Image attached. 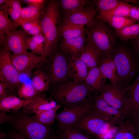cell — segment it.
<instances>
[{"label": "cell", "instance_id": "cell-1", "mask_svg": "<svg viewBox=\"0 0 139 139\" xmlns=\"http://www.w3.org/2000/svg\"><path fill=\"white\" fill-rule=\"evenodd\" d=\"M117 68V85L124 90L139 72V59L133 50L123 45L115 46L110 53Z\"/></svg>", "mask_w": 139, "mask_h": 139}, {"label": "cell", "instance_id": "cell-2", "mask_svg": "<svg viewBox=\"0 0 139 139\" xmlns=\"http://www.w3.org/2000/svg\"><path fill=\"white\" fill-rule=\"evenodd\" d=\"M92 92L84 81H67L58 84L50 92V98L63 108H68L87 102Z\"/></svg>", "mask_w": 139, "mask_h": 139}, {"label": "cell", "instance_id": "cell-3", "mask_svg": "<svg viewBox=\"0 0 139 139\" xmlns=\"http://www.w3.org/2000/svg\"><path fill=\"white\" fill-rule=\"evenodd\" d=\"M59 1L51 0L45 7L40 20L43 33L45 39L44 57L57 50L62 24Z\"/></svg>", "mask_w": 139, "mask_h": 139}, {"label": "cell", "instance_id": "cell-4", "mask_svg": "<svg viewBox=\"0 0 139 139\" xmlns=\"http://www.w3.org/2000/svg\"><path fill=\"white\" fill-rule=\"evenodd\" d=\"M87 27L85 32L87 41L98 50L102 58L110 55L116 42L115 32L106 22L97 17L92 24Z\"/></svg>", "mask_w": 139, "mask_h": 139}, {"label": "cell", "instance_id": "cell-5", "mask_svg": "<svg viewBox=\"0 0 139 139\" xmlns=\"http://www.w3.org/2000/svg\"><path fill=\"white\" fill-rule=\"evenodd\" d=\"M12 115L8 123L27 139H50L54 134L48 125L39 123L28 114L18 112Z\"/></svg>", "mask_w": 139, "mask_h": 139}, {"label": "cell", "instance_id": "cell-6", "mask_svg": "<svg viewBox=\"0 0 139 139\" xmlns=\"http://www.w3.org/2000/svg\"><path fill=\"white\" fill-rule=\"evenodd\" d=\"M117 125L111 124L89 112L73 126L97 139H113Z\"/></svg>", "mask_w": 139, "mask_h": 139}, {"label": "cell", "instance_id": "cell-7", "mask_svg": "<svg viewBox=\"0 0 139 139\" xmlns=\"http://www.w3.org/2000/svg\"><path fill=\"white\" fill-rule=\"evenodd\" d=\"M68 59L62 51L51 53L43 64L44 70L49 78L50 84H60L67 81Z\"/></svg>", "mask_w": 139, "mask_h": 139}, {"label": "cell", "instance_id": "cell-8", "mask_svg": "<svg viewBox=\"0 0 139 139\" xmlns=\"http://www.w3.org/2000/svg\"><path fill=\"white\" fill-rule=\"evenodd\" d=\"M89 112L112 125H117L125 119L123 112L112 107L99 95H91Z\"/></svg>", "mask_w": 139, "mask_h": 139}, {"label": "cell", "instance_id": "cell-9", "mask_svg": "<svg viewBox=\"0 0 139 139\" xmlns=\"http://www.w3.org/2000/svg\"><path fill=\"white\" fill-rule=\"evenodd\" d=\"M11 52L1 48L0 52V81L14 92L20 83V74L13 64Z\"/></svg>", "mask_w": 139, "mask_h": 139}, {"label": "cell", "instance_id": "cell-10", "mask_svg": "<svg viewBox=\"0 0 139 139\" xmlns=\"http://www.w3.org/2000/svg\"><path fill=\"white\" fill-rule=\"evenodd\" d=\"M90 109V99L87 102L83 104L68 108H63L61 112L57 114L55 120L59 126H73L84 115L89 112Z\"/></svg>", "mask_w": 139, "mask_h": 139}, {"label": "cell", "instance_id": "cell-11", "mask_svg": "<svg viewBox=\"0 0 139 139\" xmlns=\"http://www.w3.org/2000/svg\"><path fill=\"white\" fill-rule=\"evenodd\" d=\"M47 59L31 52L12 55V62L20 75H29L33 70L43 64Z\"/></svg>", "mask_w": 139, "mask_h": 139}, {"label": "cell", "instance_id": "cell-12", "mask_svg": "<svg viewBox=\"0 0 139 139\" xmlns=\"http://www.w3.org/2000/svg\"><path fill=\"white\" fill-rule=\"evenodd\" d=\"M23 30H15L5 37L1 48L19 55L29 53L26 47V41L29 37Z\"/></svg>", "mask_w": 139, "mask_h": 139}, {"label": "cell", "instance_id": "cell-13", "mask_svg": "<svg viewBox=\"0 0 139 139\" xmlns=\"http://www.w3.org/2000/svg\"><path fill=\"white\" fill-rule=\"evenodd\" d=\"M123 112L125 119H130L139 112V76L125 89Z\"/></svg>", "mask_w": 139, "mask_h": 139}, {"label": "cell", "instance_id": "cell-14", "mask_svg": "<svg viewBox=\"0 0 139 139\" xmlns=\"http://www.w3.org/2000/svg\"><path fill=\"white\" fill-rule=\"evenodd\" d=\"M125 90L114 86L111 83H106L99 92V95L111 106L123 112Z\"/></svg>", "mask_w": 139, "mask_h": 139}, {"label": "cell", "instance_id": "cell-15", "mask_svg": "<svg viewBox=\"0 0 139 139\" xmlns=\"http://www.w3.org/2000/svg\"><path fill=\"white\" fill-rule=\"evenodd\" d=\"M57 105L53 100L47 97L43 93H40L24 106L23 112L28 114H37L54 108Z\"/></svg>", "mask_w": 139, "mask_h": 139}, {"label": "cell", "instance_id": "cell-16", "mask_svg": "<svg viewBox=\"0 0 139 139\" xmlns=\"http://www.w3.org/2000/svg\"><path fill=\"white\" fill-rule=\"evenodd\" d=\"M97 11L93 6L85 7L83 9L65 17L63 22L89 27L97 18Z\"/></svg>", "mask_w": 139, "mask_h": 139}, {"label": "cell", "instance_id": "cell-17", "mask_svg": "<svg viewBox=\"0 0 139 139\" xmlns=\"http://www.w3.org/2000/svg\"><path fill=\"white\" fill-rule=\"evenodd\" d=\"M89 69L78 57H70L68 59L67 76L71 81L79 83L85 81Z\"/></svg>", "mask_w": 139, "mask_h": 139}, {"label": "cell", "instance_id": "cell-18", "mask_svg": "<svg viewBox=\"0 0 139 139\" xmlns=\"http://www.w3.org/2000/svg\"><path fill=\"white\" fill-rule=\"evenodd\" d=\"M87 40L85 34L68 39H63L59 46L61 51L70 57H78Z\"/></svg>", "mask_w": 139, "mask_h": 139}, {"label": "cell", "instance_id": "cell-19", "mask_svg": "<svg viewBox=\"0 0 139 139\" xmlns=\"http://www.w3.org/2000/svg\"><path fill=\"white\" fill-rule=\"evenodd\" d=\"M78 57L86 66L88 69L98 67L102 58L98 50L87 41Z\"/></svg>", "mask_w": 139, "mask_h": 139}, {"label": "cell", "instance_id": "cell-20", "mask_svg": "<svg viewBox=\"0 0 139 139\" xmlns=\"http://www.w3.org/2000/svg\"><path fill=\"white\" fill-rule=\"evenodd\" d=\"M31 100L22 99L13 95H9L0 99V112L16 113Z\"/></svg>", "mask_w": 139, "mask_h": 139}, {"label": "cell", "instance_id": "cell-21", "mask_svg": "<svg viewBox=\"0 0 139 139\" xmlns=\"http://www.w3.org/2000/svg\"><path fill=\"white\" fill-rule=\"evenodd\" d=\"M44 10L31 5H28L27 6L22 7L19 20L16 22L13 23V30H16L23 23L37 19H41L43 14Z\"/></svg>", "mask_w": 139, "mask_h": 139}, {"label": "cell", "instance_id": "cell-22", "mask_svg": "<svg viewBox=\"0 0 139 139\" xmlns=\"http://www.w3.org/2000/svg\"><path fill=\"white\" fill-rule=\"evenodd\" d=\"M106 79L98 66L89 69L84 82L92 92H99L106 84Z\"/></svg>", "mask_w": 139, "mask_h": 139}, {"label": "cell", "instance_id": "cell-23", "mask_svg": "<svg viewBox=\"0 0 139 139\" xmlns=\"http://www.w3.org/2000/svg\"><path fill=\"white\" fill-rule=\"evenodd\" d=\"M98 67L104 77L109 80L111 85L117 87V68L110 54L102 58Z\"/></svg>", "mask_w": 139, "mask_h": 139}, {"label": "cell", "instance_id": "cell-24", "mask_svg": "<svg viewBox=\"0 0 139 139\" xmlns=\"http://www.w3.org/2000/svg\"><path fill=\"white\" fill-rule=\"evenodd\" d=\"M43 64L37 68L33 73L31 80V83L38 93L48 90L50 84L47 75L41 67Z\"/></svg>", "mask_w": 139, "mask_h": 139}, {"label": "cell", "instance_id": "cell-25", "mask_svg": "<svg viewBox=\"0 0 139 139\" xmlns=\"http://www.w3.org/2000/svg\"><path fill=\"white\" fill-rule=\"evenodd\" d=\"M113 139H138L130 119H124L117 125V130Z\"/></svg>", "mask_w": 139, "mask_h": 139}, {"label": "cell", "instance_id": "cell-26", "mask_svg": "<svg viewBox=\"0 0 139 139\" xmlns=\"http://www.w3.org/2000/svg\"><path fill=\"white\" fill-rule=\"evenodd\" d=\"M97 17L106 22L115 30H120L126 26L137 22L129 17L105 15L100 13Z\"/></svg>", "mask_w": 139, "mask_h": 139}, {"label": "cell", "instance_id": "cell-27", "mask_svg": "<svg viewBox=\"0 0 139 139\" xmlns=\"http://www.w3.org/2000/svg\"><path fill=\"white\" fill-rule=\"evenodd\" d=\"M45 42V39L43 34L29 37L27 40L26 47L31 53L44 57Z\"/></svg>", "mask_w": 139, "mask_h": 139}, {"label": "cell", "instance_id": "cell-28", "mask_svg": "<svg viewBox=\"0 0 139 139\" xmlns=\"http://www.w3.org/2000/svg\"><path fill=\"white\" fill-rule=\"evenodd\" d=\"M84 26L63 22L60 30V35L63 39H68L77 37L86 32Z\"/></svg>", "mask_w": 139, "mask_h": 139}, {"label": "cell", "instance_id": "cell-29", "mask_svg": "<svg viewBox=\"0 0 139 139\" xmlns=\"http://www.w3.org/2000/svg\"><path fill=\"white\" fill-rule=\"evenodd\" d=\"M58 135L62 139H93L88 134L73 126H59Z\"/></svg>", "mask_w": 139, "mask_h": 139}, {"label": "cell", "instance_id": "cell-30", "mask_svg": "<svg viewBox=\"0 0 139 139\" xmlns=\"http://www.w3.org/2000/svg\"><path fill=\"white\" fill-rule=\"evenodd\" d=\"M88 1L84 0H61L59 2V6L67 16L83 9Z\"/></svg>", "mask_w": 139, "mask_h": 139}, {"label": "cell", "instance_id": "cell-31", "mask_svg": "<svg viewBox=\"0 0 139 139\" xmlns=\"http://www.w3.org/2000/svg\"><path fill=\"white\" fill-rule=\"evenodd\" d=\"M12 22L9 18V15L2 5L0 7V43L3 42L5 37L13 31Z\"/></svg>", "mask_w": 139, "mask_h": 139}, {"label": "cell", "instance_id": "cell-32", "mask_svg": "<svg viewBox=\"0 0 139 139\" xmlns=\"http://www.w3.org/2000/svg\"><path fill=\"white\" fill-rule=\"evenodd\" d=\"M115 33L116 36L124 41L134 39L139 36V22L115 30Z\"/></svg>", "mask_w": 139, "mask_h": 139}, {"label": "cell", "instance_id": "cell-33", "mask_svg": "<svg viewBox=\"0 0 139 139\" xmlns=\"http://www.w3.org/2000/svg\"><path fill=\"white\" fill-rule=\"evenodd\" d=\"M61 107L58 104L55 108L43 111L33 116V118L39 123L46 125H50L54 123L57 110Z\"/></svg>", "mask_w": 139, "mask_h": 139}, {"label": "cell", "instance_id": "cell-34", "mask_svg": "<svg viewBox=\"0 0 139 139\" xmlns=\"http://www.w3.org/2000/svg\"><path fill=\"white\" fill-rule=\"evenodd\" d=\"M5 8L14 23L19 20L22 7L19 0H7L6 3L2 5Z\"/></svg>", "mask_w": 139, "mask_h": 139}, {"label": "cell", "instance_id": "cell-35", "mask_svg": "<svg viewBox=\"0 0 139 139\" xmlns=\"http://www.w3.org/2000/svg\"><path fill=\"white\" fill-rule=\"evenodd\" d=\"M19 97L27 100H31L38 93L31 83L22 82L20 83L17 89Z\"/></svg>", "mask_w": 139, "mask_h": 139}, {"label": "cell", "instance_id": "cell-36", "mask_svg": "<svg viewBox=\"0 0 139 139\" xmlns=\"http://www.w3.org/2000/svg\"><path fill=\"white\" fill-rule=\"evenodd\" d=\"M132 6L121 0L112 10L106 12H100L99 13L105 15L129 17Z\"/></svg>", "mask_w": 139, "mask_h": 139}, {"label": "cell", "instance_id": "cell-37", "mask_svg": "<svg viewBox=\"0 0 139 139\" xmlns=\"http://www.w3.org/2000/svg\"><path fill=\"white\" fill-rule=\"evenodd\" d=\"M41 19H37L23 23L21 26L23 30L28 34L34 36L43 34L41 24Z\"/></svg>", "mask_w": 139, "mask_h": 139}, {"label": "cell", "instance_id": "cell-38", "mask_svg": "<svg viewBox=\"0 0 139 139\" xmlns=\"http://www.w3.org/2000/svg\"><path fill=\"white\" fill-rule=\"evenodd\" d=\"M121 1L119 0H97L93 1L97 11L106 12L112 10Z\"/></svg>", "mask_w": 139, "mask_h": 139}, {"label": "cell", "instance_id": "cell-39", "mask_svg": "<svg viewBox=\"0 0 139 139\" xmlns=\"http://www.w3.org/2000/svg\"><path fill=\"white\" fill-rule=\"evenodd\" d=\"M13 91L6 84L0 82V99L12 95Z\"/></svg>", "mask_w": 139, "mask_h": 139}, {"label": "cell", "instance_id": "cell-40", "mask_svg": "<svg viewBox=\"0 0 139 139\" xmlns=\"http://www.w3.org/2000/svg\"><path fill=\"white\" fill-rule=\"evenodd\" d=\"M22 1L27 4L28 5L37 7L44 9L46 1L45 0H23Z\"/></svg>", "mask_w": 139, "mask_h": 139}, {"label": "cell", "instance_id": "cell-41", "mask_svg": "<svg viewBox=\"0 0 139 139\" xmlns=\"http://www.w3.org/2000/svg\"><path fill=\"white\" fill-rule=\"evenodd\" d=\"M129 17L139 22V7L132 5Z\"/></svg>", "mask_w": 139, "mask_h": 139}, {"label": "cell", "instance_id": "cell-42", "mask_svg": "<svg viewBox=\"0 0 139 139\" xmlns=\"http://www.w3.org/2000/svg\"><path fill=\"white\" fill-rule=\"evenodd\" d=\"M134 128L138 139H139V112L130 119Z\"/></svg>", "mask_w": 139, "mask_h": 139}, {"label": "cell", "instance_id": "cell-43", "mask_svg": "<svg viewBox=\"0 0 139 139\" xmlns=\"http://www.w3.org/2000/svg\"><path fill=\"white\" fill-rule=\"evenodd\" d=\"M132 50L139 58V36L136 38L130 40Z\"/></svg>", "mask_w": 139, "mask_h": 139}, {"label": "cell", "instance_id": "cell-44", "mask_svg": "<svg viewBox=\"0 0 139 139\" xmlns=\"http://www.w3.org/2000/svg\"><path fill=\"white\" fill-rule=\"evenodd\" d=\"M12 115H7L6 113L0 112V125L4 123H9L11 121Z\"/></svg>", "mask_w": 139, "mask_h": 139}, {"label": "cell", "instance_id": "cell-45", "mask_svg": "<svg viewBox=\"0 0 139 139\" xmlns=\"http://www.w3.org/2000/svg\"><path fill=\"white\" fill-rule=\"evenodd\" d=\"M8 139H27L16 131H13L9 134Z\"/></svg>", "mask_w": 139, "mask_h": 139}, {"label": "cell", "instance_id": "cell-46", "mask_svg": "<svg viewBox=\"0 0 139 139\" xmlns=\"http://www.w3.org/2000/svg\"><path fill=\"white\" fill-rule=\"evenodd\" d=\"M123 1L127 3H131L135 5H136L138 3L139 1L137 0H124Z\"/></svg>", "mask_w": 139, "mask_h": 139}, {"label": "cell", "instance_id": "cell-47", "mask_svg": "<svg viewBox=\"0 0 139 139\" xmlns=\"http://www.w3.org/2000/svg\"><path fill=\"white\" fill-rule=\"evenodd\" d=\"M7 135L5 133L2 131H0V139H7Z\"/></svg>", "mask_w": 139, "mask_h": 139}, {"label": "cell", "instance_id": "cell-48", "mask_svg": "<svg viewBox=\"0 0 139 139\" xmlns=\"http://www.w3.org/2000/svg\"><path fill=\"white\" fill-rule=\"evenodd\" d=\"M50 139H62L58 135H56L54 134Z\"/></svg>", "mask_w": 139, "mask_h": 139}, {"label": "cell", "instance_id": "cell-49", "mask_svg": "<svg viewBox=\"0 0 139 139\" xmlns=\"http://www.w3.org/2000/svg\"><path fill=\"white\" fill-rule=\"evenodd\" d=\"M7 0H0V5L5 4Z\"/></svg>", "mask_w": 139, "mask_h": 139}, {"label": "cell", "instance_id": "cell-50", "mask_svg": "<svg viewBox=\"0 0 139 139\" xmlns=\"http://www.w3.org/2000/svg\"><path fill=\"white\" fill-rule=\"evenodd\" d=\"M136 5L139 7V2L138 3V4Z\"/></svg>", "mask_w": 139, "mask_h": 139}]
</instances>
